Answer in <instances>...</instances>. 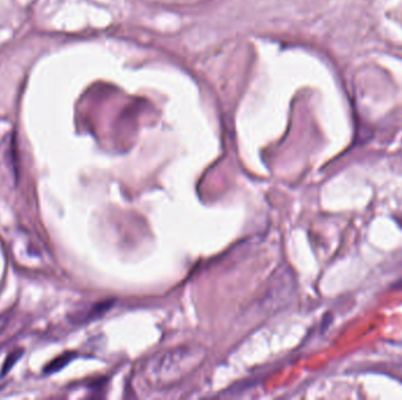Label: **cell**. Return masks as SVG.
I'll return each mask as SVG.
<instances>
[{"instance_id": "6da1fadb", "label": "cell", "mask_w": 402, "mask_h": 400, "mask_svg": "<svg viewBox=\"0 0 402 400\" xmlns=\"http://www.w3.org/2000/svg\"><path fill=\"white\" fill-rule=\"evenodd\" d=\"M201 354L203 352L200 351L194 352L193 349L189 350L185 347L180 351L165 352L149 364V375L157 384L172 382V380L180 378L184 373L193 370V365L199 364Z\"/></svg>"}, {"instance_id": "7a4b0ae2", "label": "cell", "mask_w": 402, "mask_h": 400, "mask_svg": "<svg viewBox=\"0 0 402 400\" xmlns=\"http://www.w3.org/2000/svg\"><path fill=\"white\" fill-rule=\"evenodd\" d=\"M110 308V303H99V304L92 305V308H89L86 311L78 312L72 316L73 322L75 323H86L91 322L92 319L103 315L107 309Z\"/></svg>"}, {"instance_id": "3957f363", "label": "cell", "mask_w": 402, "mask_h": 400, "mask_svg": "<svg viewBox=\"0 0 402 400\" xmlns=\"http://www.w3.org/2000/svg\"><path fill=\"white\" fill-rule=\"evenodd\" d=\"M75 354H73V352H66V354H61V356H59V357L51 361L50 364L47 365V366H45L44 373L52 375V373L61 371V368H65V366L75 358Z\"/></svg>"}, {"instance_id": "277c9868", "label": "cell", "mask_w": 402, "mask_h": 400, "mask_svg": "<svg viewBox=\"0 0 402 400\" xmlns=\"http://www.w3.org/2000/svg\"><path fill=\"white\" fill-rule=\"evenodd\" d=\"M23 352H24V350L17 349V350L12 351L11 354H8V357L5 359L3 368H1V373H0V377H1V378H3L4 375H8L10 370L13 368V365L15 364V361H18L19 358L22 357Z\"/></svg>"}]
</instances>
